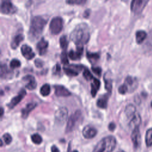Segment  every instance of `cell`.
<instances>
[{
	"label": "cell",
	"instance_id": "cell-1",
	"mask_svg": "<svg viewBox=\"0 0 152 152\" xmlns=\"http://www.w3.org/2000/svg\"><path fill=\"white\" fill-rule=\"evenodd\" d=\"M71 40L77 46L86 44L90 39V31L88 26L81 24L76 26L70 34Z\"/></svg>",
	"mask_w": 152,
	"mask_h": 152
},
{
	"label": "cell",
	"instance_id": "cell-2",
	"mask_svg": "<svg viewBox=\"0 0 152 152\" xmlns=\"http://www.w3.org/2000/svg\"><path fill=\"white\" fill-rule=\"evenodd\" d=\"M116 145V138L113 136L109 135L99 141L92 152H112Z\"/></svg>",
	"mask_w": 152,
	"mask_h": 152
},
{
	"label": "cell",
	"instance_id": "cell-3",
	"mask_svg": "<svg viewBox=\"0 0 152 152\" xmlns=\"http://www.w3.org/2000/svg\"><path fill=\"white\" fill-rule=\"evenodd\" d=\"M47 21L41 16H36L31 21L29 34L31 37L36 39L43 31Z\"/></svg>",
	"mask_w": 152,
	"mask_h": 152
},
{
	"label": "cell",
	"instance_id": "cell-4",
	"mask_svg": "<svg viewBox=\"0 0 152 152\" xmlns=\"http://www.w3.org/2000/svg\"><path fill=\"white\" fill-rule=\"evenodd\" d=\"M63 21L60 17H55L51 20L49 24V30L51 34H58L62 30Z\"/></svg>",
	"mask_w": 152,
	"mask_h": 152
},
{
	"label": "cell",
	"instance_id": "cell-5",
	"mask_svg": "<svg viewBox=\"0 0 152 152\" xmlns=\"http://www.w3.org/2000/svg\"><path fill=\"white\" fill-rule=\"evenodd\" d=\"M55 121L57 125H62L66 122L68 118V110L65 107L58 109L55 112Z\"/></svg>",
	"mask_w": 152,
	"mask_h": 152
},
{
	"label": "cell",
	"instance_id": "cell-6",
	"mask_svg": "<svg viewBox=\"0 0 152 152\" xmlns=\"http://www.w3.org/2000/svg\"><path fill=\"white\" fill-rule=\"evenodd\" d=\"M149 0H132L131 10L135 15L140 14L145 7Z\"/></svg>",
	"mask_w": 152,
	"mask_h": 152
},
{
	"label": "cell",
	"instance_id": "cell-7",
	"mask_svg": "<svg viewBox=\"0 0 152 152\" xmlns=\"http://www.w3.org/2000/svg\"><path fill=\"white\" fill-rule=\"evenodd\" d=\"M1 11L5 14H12L17 11V8L12 4L11 0H1Z\"/></svg>",
	"mask_w": 152,
	"mask_h": 152
},
{
	"label": "cell",
	"instance_id": "cell-8",
	"mask_svg": "<svg viewBox=\"0 0 152 152\" xmlns=\"http://www.w3.org/2000/svg\"><path fill=\"white\" fill-rule=\"evenodd\" d=\"M81 112L80 110H77L75 111V113H74L72 115H71V116L68 120L67 124H66V127L65 129V132L66 133H68L72 131V129L74 128L75 125V124L81 117Z\"/></svg>",
	"mask_w": 152,
	"mask_h": 152
},
{
	"label": "cell",
	"instance_id": "cell-9",
	"mask_svg": "<svg viewBox=\"0 0 152 152\" xmlns=\"http://www.w3.org/2000/svg\"><path fill=\"white\" fill-rule=\"evenodd\" d=\"M131 138L134 148H137L140 146L141 143V134L139 129V126H137L132 129Z\"/></svg>",
	"mask_w": 152,
	"mask_h": 152
},
{
	"label": "cell",
	"instance_id": "cell-10",
	"mask_svg": "<svg viewBox=\"0 0 152 152\" xmlns=\"http://www.w3.org/2000/svg\"><path fill=\"white\" fill-rule=\"evenodd\" d=\"M26 94V91L24 89H21L19 93L15 97H14L10 101V103L8 104V107L10 109L14 108L16 105H17L24 98Z\"/></svg>",
	"mask_w": 152,
	"mask_h": 152
},
{
	"label": "cell",
	"instance_id": "cell-11",
	"mask_svg": "<svg viewBox=\"0 0 152 152\" xmlns=\"http://www.w3.org/2000/svg\"><path fill=\"white\" fill-rule=\"evenodd\" d=\"M97 132L96 129L90 125L86 126L83 129V137L86 139L93 138L96 136Z\"/></svg>",
	"mask_w": 152,
	"mask_h": 152
},
{
	"label": "cell",
	"instance_id": "cell-12",
	"mask_svg": "<svg viewBox=\"0 0 152 152\" xmlns=\"http://www.w3.org/2000/svg\"><path fill=\"white\" fill-rule=\"evenodd\" d=\"M55 94L58 97H67L69 96L71 93L65 87L61 85H56L54 86Z\"/></svg>",
	"mask_w": 152,
	"mask_h": 152
},
{
	"label": "cell",
	"instance_id": "cell-13",
	"mask_svg": "<svg viewBox=\"0 0 152 152\" xmlns=\"http://www.w3.org/2000/svg\"><path fill=\"white\" fill-rule=\"evenodd\" d=\"M21 52L23 56L28 60L33 59L35 56V54L33 52L32 49L27 45H24L21 46Z\"/></svg>",
	"mask_w": 152,
	"mask_h": 152
},
{
	"label": "cell",
	"instance_id": "cell-14",
	"mask_svg": "<svg viewBox=\"0 0 152 152\" xmlns=\"http://www.w3.org/2000/svg\"><path fill=\"white\" fill-rule=\"evenodd\" d=\"M125 84L127 86L129 91H132L136 89L138 86V81L136 78L128 76L125 80Z\"/></svg>",
	"mask_w": 152,
	"mask_h": 152
},
{
	"label": "cell",
	"instance_id": "cell-15",
	"mask_svg": "<svg viewBox=\"0 0 152 152\" xmlns=\"http://www.w3.org/2000/svg\"><path fill=\"white\" fill-rule=\"evenodd\" d=\"M23 80L27 81V84H26V87L30 90H32L36 88L37 86L36 81L34 79V77L31 75H27L23 78Z\"/></svg>",
	"mask_w": 152,
	"mask_h": 152
},
{
	"label": "cell",
	"instance_id": "cell-16",
	"mask_svg": "<svg viewBox=\"0 0 152 152\" xmlns=\"http://www.w3.org/2000/svg\"><path fill=\"white\" fill-rule=\"evenodd\" d=\"M37 103L34 102H31L27 104L26 107L21 110V117L24 119L27 118L30 113L37 106Z\"/></svg>",
	"mask_w": 152,
	"mask_h": 152
},
{
	"label": "cell",
	"instance_id": "cell-17",
	"mask_svg": "<svg viewBox=\"0 0 152 152\" xmlns=\"http://www.w3.org/2000/svg\"><path fill=\"white\" fill-rule=\"evenodd\" d=\"M82 66L81 65H72V67L71 66L70 67H64V71L65 72V73L70 77H74V76H77L78 74V72L75 69H81L82 68Z\"/></svg>",
	"mask_w": 152,
	"mask_h": 152
},
{
	"label": "cell",
	"instance_id": "cell-18",
	"mask_svg": "<svg viewBox=\"0 0 152 152\" xmlns=\"http://www.w3.org/2000/svg\"><path fill=\"white\" fill-rule=\"evenodd\" d=\"M83 53V46H77V50L74 51L71 50L69 52V57L72 60H78L80 59Z\"/></svg>",
	"mask_w": 152,
	"mask_h": 152
},
{
	"label": "cell",
	"instance_id": "cell-19",
	"mask_svg": "<svg viewBox=\"0 0 152 152\" xmlns=\"http://www.w3.org/2000/svg\"><path fill=\"white\" fill-rule=\"evenodd\" d=\"M48 47V42L45 40L44 38L41 39V40L37 43L36 48L39 52L40 55H44L47 50Z\"/></svg>",
	"mask_w": 152,
	"mask_h": 152
},
{
	"label": "cell",
	"instance_id": "cell-20",
	"mask_svg": "<svg viewBox=\"0 0 152 152\" xmlns=\"http://www.w3.org/2000/svg\"><path fill=\"white\" fill-rule=\"evenodd\" d=\"M129 120V126L131 127V128H132V129L137 126H139L141 122L140 115L138 113H136Z\"/></svg>",
	"mask_w": 152,
	"mask_h": 152
},
{
	"label": "cell",
	"instance_id": "cell-21",
	"mask_svg": "<svg viewBox=\"0 0 152 152\" xmlns=\"http://www.w3.org/2000/svg\"><path fill=\"white\" fill-rule=\"evenodd\" d=\"M147 37L146 32L144 30H138L135 33L136 42L138 44H141Z\"/></svg>",
	"mask_w": 152,
	"mask_h": 152
},
{
	"label": "cell",
	"instance_id": "cell-22",
	"mask_svg": "<svg viewBox=\"0 0 152 152\" xmlns=\"http://www.w3.org/2000/svg\"><path fill=\"white\" fill-rule=\"evenodd\" d=\"M136 113V108L133 104H129L126 106L125 109V113L128 119H130Z\"/></svg>",
	"mask_w": 152,
	"mask_h": 152
},
{
	"label": "cell",
	"instance_id": "cell-23",
	"mask_svg": "<svg viewBox=\"0 0 152 152\" xmlns=\"http://www.w3.org/2000/svg\"><path fill=\"white\" fill-rule=\"evenodd\" d=\"M23 39H24V36L23 34H19L16 35L11 42V48L14 49H16L19 46L20 43L23 40Z\"/></svg>",
	"mask_w": 152,
	"mask_h": 152
},
{
	"label": "cell",
	"instance_id": "cell-24",
	"mask_svg": "<svg viewBox=\"0 0 152 152\" xmlns=\"http://www.w3.org/2000/svg\"><path fill=\"white\" fill-rule=\"evenodd\" d=\"M107 101H108V96L104 95L102 97H100L97 100L96 104L100 108L105 109L107 106Z\"/></svg>",
	"mask_w": 152,
	"mask_h": 152
},
{
	"label": "cell",
	"instance_id": "cell-25",
	"mask_svg": "<svg viewBox=\"0 0 152 152\" xmlns=\"http://www.w3.org/2000/svg\"><path fill=\"white\" fill-rule=\"evenodd\" d=\"M145 143L147 147L152 145V128L148 129L145 134Z\"/></svg>",
	"mask_w": 152,
	"mask_h": 152
},
{
	"label": "cell",
	"instance_id": "cell-26",
	"mask_svg": "<svg viewBox=\"0 0 152 152\" xmlns=\"http://www.w3.org/2000/svg\"><path fill=\"white\" fill-rule=\"evenodd\" d=\"M40 94H42V96H47L50 94V87L49 84H45L44 85H43L40 90Z\"/></svg>",
	"mask_w": 152,
	"mask_h": 152
},
{
	"label": "cell",
	"instance_id": "cell-27",
	"mask_svg": "<svg viewBox=\"0 0 152 152\" xmlns=\"http://www.w3.org/2000/svg\"><path fill=\"white\" fill-rule=\"evenodd\" d=\"M104 81L105 83V88L109 93H111L112 89V81L109 77L106 78V76H104Z\"/></svg>",
	"mask_w": 152,
	"mask_h": 152
},
{
	"label": "cell",
	"instance_id": "cell-28",
	"mask_svg": "<svg viewBox=\"0 0 152 152\" xmlns=\"http://www.w3.org/2000/svg\"><path fill=\"white\" fill-rule=\"evenodd\" d=\"M59 43H60V46L62 49L66 50L67 49L68 42L67 37L66 36L64 35L61 37L60 39H59Z\"/></svg>",
	"mask_w": 152,
	"mask_h": 152
},
{
	"label": "cell",
	"instance_id": "cell-29",
	"mask_svg": "<svg viewBox=\"0 0 152 152\" xmlns=\"http://www.w3.org/2000/svg\"><path fill=\"white\" fill-rule=\"evenodd\" d=\"M31 139L33 142H34L36 144H40L43 141L42 137L38 134H34L31 135Z\"/></svg>",
	"mask_w": 152,
	"mask_h": 152
},
{
	"label": "cell",
	"instance_id": "cell-30",
	"mask_svg": "<svg viewBox=\"0 0 152 152\" xmlns=\"http://www.w3.org/2000/svg\"><path fill=\"white\" fill-rule=\"evenodd\" d=\"M145 46L148 49H152V30L149 32L148 35H147V40L145 42Z\"/></svg>",
	"mask_w": 152,
	"mask_h": 152
},
{
	"label": "cell",
	"instance_id": "cell-31",
	"mask_svg": "<svg viewBox=\"0 0 152 152\" xmlns=\"http://www.w3.org/2000/svg\"><path fill=\"white\" fill-rule=\"evenodd\" d=\"M83 75L84 77V78L86 80H88V81L91 80H93V78H94L93 75L91 74L90 71L87 68L84 69V70L83 71Z\"/></svg>",
	"mask_w": 152,
	"mask_h": 152
},
{
	"label": "cell",
	"instance_id": "cell-32",
	"mask_svg": "<svg viewBox=\"0 0 152 152\" xmlns=\"http://www.w3.org/2000/svg\"><path fill=\"white\" fill-rule=\"evenodd\" d=\"M10 67L11 68H18L21 65V62L19 60L17 59H13L12 60H11V61L10 62Z\"/></svg>",
	"mask_w": 152,
	"mask_h": 152
},
{
	"label": "cell",
	"instance_id": "cell-33",
	"mask_svg": "<svg viewBox=\"0 0 152 152\" xmlns=\"http://www.w3.org/2000/svg\"><path fill=\"white\" fill-rule=\"evenodd\" d=\"M3 140L6 144H10L12 141V137L8 133L4 134L2 136Z\"/></svg>",
	"mask_w": 152,
	"mask_h": 152
},
{
	"label": "cell",
	"instance_id": "cell-34",
	"mask_svg": "<svg viewBox=\"0 0 152 152\" xmlns=\"http://www.w3.org/2000/svg\"><path fill=\"white\" fill-rule=\"evenodd\" d=\"M128 91H129L128 88L127 86L125 84H124L121 85L118 88V91L121 94H125Z\"/></svg>",
	"mask_w": 152,
	"mask_h": 152
},
{
	"label": "cell",
	"instance_id": "cell-35",
	"mask_svg": "<svg viewBox=\"0 0 152 152\" xmlns=\"http://www.w3.org/2000/svg\"><path fill=\"white\" fill-rule=\"evenodd\" d=\"M87 57L89 59L96 60V59H98L99 58V53H97L87 52Z\"/></svg>",
	"mask_w": 152,
	"mask_h": 152
},
{
	"label": "cell",
	"instance_id": "cell-36",
	"mask_svg": "<svg viewBox=\"0 0 152 152\" xmlns=\"http://www.w3.org/2000/svg\"><path fill=\"white\" fill-rule=\"evenodd\" d=\"M61 62L64 64V65H66L68 64V58H67V54L64 51L62 54H61Z\"/></svg>",
	"mask_w": 152,
	"mask_h": 152
},
{
	"label": "cell",
	"instance_id": "cell-37",
	"mask_svg": "<svg viewBox=\"0 0 152 152\" xmlns=\"http://www.w3.org/2000/svg\"><path fill=\"white\" fill-rule=\"evenodd\" d=\"M91 94L92 95L93 97H94L96 95V93H97V91H98L99 88H97L93 83L91 84Z\"/></svg>",
	"mask_w": 152,
	"mask_h": 152
},
{
	"label": "cell",
	"instance_id": "cell-38",
	"mask_svg": "<svg viewBox=\"0 0 152 152\" xmlns=\"http://www.w3.org/2000/svg\"><path fill=\"white\" fill-rule=\"evenodd\" d=\"M66 3L70 5H74V4L81 5V0H66Z\"/></svg>",
	"mask_w": 152,
	"mask_h": 152
},
{
	"label": "cell",
	"instance_id": "cell-39",
	"mask_svg": "<svg viewBox=\"0 0 152 152\" xmlns=\"http://www.w3.org/2000/svg\"><path fill=\"white\" fill-rule=\"evenodd\" d=\"M92 71L98 76H100L102 72V69L100 67H92Z\"/></svg>",
	"mask_w": 152,
	"mask_h": 152
},
{
	"label": "cell",
	"instance_id": "cell-40",
	"mask_svg": "<svg viewBox=\"0 0 152 152\" xmlns=\"http://www.w3.org/2000/svg\"><path fill=\"white\" fill-rule=\"evenodd\" d=\"M93 84L97 87V88H98L99 89V88H100V81L98 80V79H97V78H93Z\"/></svg>",
	"mask_w": 152,
	"mask_h": 152
},
{
	"label": "cell",
	"instance_id": "cell-41",
	"mask_svg": "<svg viewBox=\"0 0 152 152\" xmlns=\"http://www.w3.org/2000/svg\"><path fill=\"white\" fill-rule=\"evenodd\" d=\"M34 63H35V65H36V67H38V68H40V67H42V66H43V62L41 61V60H40V59H36V61H35V62H34Z\"/></svg>",
	"mask_w": 152,
	"mask_h": 152
},
{
	"label": "cell",
	"instance_id": "cell-42",
	"mask_svg": "<svg viewBox=\"0 0 152 152\" xmlns=\"http://www.w3.org/2000/svg\"><path fill=\"white\" fill-rule=\"evenodd\" d=\"M116 128V125L115 124V123L113 122H110L109 124V126H108V129L110 131H113L115 130Z\"/></svg>",
	"mask_w": 152,
	"mask_h": 152
},
{
	"label": "cell",
	"instance_id": "cell-43",
	"mask_svg": "<svg viewBox=\"0 0 152 152\" xmlns=\"http://www.w3.org/2000/svg\"><path fill=\"white\" fill-rule=\"evenodd\" d=\"M51 151L52 152H60L58 148L56 147L55 145H53L51 147Z\"/></svg>",
	"mask_w": 152,
	"mask_h": 152
},
{
	"label": "cell",
	"instance_id": "cell-44",
	"mask_svg": "<svg viewBox=\"0 0 152 152\" xmlns=\"http://www.w3.org/2000/svg\"><path fill=\"white\" fill-rule=\"evenodd\" d=\"M1 116H2V115H3V113H4V110H3V108H2V107H1Z\"/></svg>",
	"mask_w": 152,
	"mask_h": 152
},
{
	"label": "cell",
	"instance_id": "cell-45",
	"mask_svg": "<svg viewBox=\"0 0 152 152\" xmlns=\"http://www.w3.org/2000/svg\"><path fill=\"white\" fill-rule=\"evenodd\" d=\"M81 4H82V5L84 4L86 2V0H81Z\"/></svg>",
	"mask_w": 152,
	"mask_h": 152
},
{
	"label": "cell",
	"instance_id": "cell-46",
	"mask_svg": "<svg viewBox=\"0 0 152 152\" xmlns=\"http://www.w3.org/2000/svg\"><path fill=\"white\" fill-rule=\"evenodd\" d=\"M69 150H70V144H69V146H68V152H69Z\"/></svg>",
	"mask_w": 152,
	"mask_h": 152
},
{
	"label": "cell",
	"instance_id": "cell-47",
	"mask_svg": "<svg viewBox=\"0 0 152 152\" xmlns=\"http://www.w3.org/2000/svg\"><path fill=\"white\" fill-rule=\"evenodd\" d=\"M72 152H78L77 150H74V151H72Z\"/></svg>",
	"mask_w": 152,
	"mask_h": 152
},
{
	"label": "cell",
	"instance_id": "cell-48",
	"mask_svg": "<svg viewBox=\"0 0 152 152\" xmlns=\"http://www.w3.org/2000/svg\"><path fill=\"white\" fill-rule=\"evenodd\" d=\"M118 152H125V151H123V150H120V151H118Z\"/></svg>",
	"mask_w": 152,
	"mask_h": 152
},
{
	"label": "cell",
	"instance_id": "cell-49",
	"mask_svg": "<svg viewBox=\"0 0 152 152\" xmlns=\"http://www.w3.org/2000/svg\"><path fill=\"white\" fill-rule=\"evenodd\" d=\"M151 107H152V102H151Z\"/></svg>",
	"mask_w": 152,
	"mask_h": 152
}]
</instances>
